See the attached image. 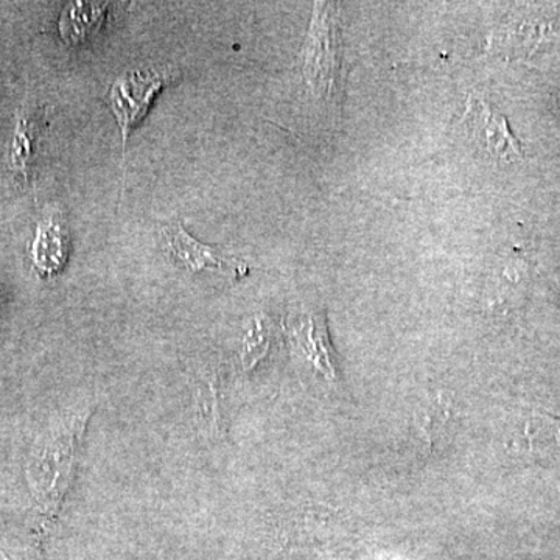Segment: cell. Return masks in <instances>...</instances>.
I'll use <instances>...</instances> for the list:
<instances>
[{"mask_svg":"<svg viewBox=\"0 0 560 560\" xmlns=\"http://www.w3.org/2000/svg\"><path fill=\"white\" fill-rule=\"evenodd\" d=\"M91 411L73 412L44 434L28 464V480L36 503L47 515H57L75 475L81 440Z\"/></svg>","mask_w":560,"mask_h":560,"instance_id":"obj_1","label":"cell"},{"mask_svg":"<svg viewBox=\"0 0 560 560\" xmlns=\"http://www.w3.org/2000/svg\"><path fill=\"white\" fill-rule=\"evenodd\" d=\"M176 77H178V70L175 69L150 70V72L132 70L114 81L109 91V105L124 136V149L131 128L136 127L149 113L154 95L162 88L171 84Z\"/></svg>","mask_w":560,"mask_h":560,"instance_id":"obj_2","label":"cell"},{"mask_svg":"<svg viewBox=\"0 0 560 560\" xmlns=\"http://www.w3.org/2000/svg\"><path fill=\"white\" fill-rule=\"evenodd\" d=\"M293 341L312 370L327 382L338 381V364L330 345L326 316L320 312H308L294 323Z\"/></svg>","mask_w":560,"mask_h":560,"instance_id":"obj_3","label":"cell"},{"mask_svg":"<svg viewBox=\"0 0 560 560\" xmlns=\"http://www.w3.org/2000/svg\"><path fill=\"white\" fill-rule=\"evenodd\" d=\"M466 121L475 139L485 143L486 150L501 160L522 158L521 142L512 135L506 117L488 102L474 98L467 106Z\"/></svg>","mask_w":560,"mask_h":560,"instance_id":"obj_4","label":"cell"},{"mask_svg":"<svg viewBox=\"0 0 560 560\" xmlns=\"http://www.w3.org/2000/svg\"><path fill=\"white\" fill-rule=\"evenodd\" d=\"M164 235L167 238L168 249L176 259L183 261L184 267L189 271L198 272L205 268H215L220 271H232L241 275L246 271L245 265L237 260L224 259L210 246L201 245L184 230L183 224L171 223L164 228Z\"/></svg>","mask_w":560,"mask_h":560,"instance_id":"obj_5","label":"cell"},{"mask_svg":"<svg viewBox=\"0 0 560 560\" xmlns=\"http://www.w3.org/2000/svg\"><path fill=\"white\" fill-rule=\"evenodd\" d=\"M106 3L75 2L62 14L60 31L69 44H80L102 27L105 21Z\"/></svg>","mask_w":560,"mask_h":560,"instance_id":"obj_6","label":"cell"},{"mask_svg":"<svg viewBox=\"0 0 560 560\" xmlns=\"http://www.w3.org/2000/svg\"><path fill=\"white\" fill-rule=\"evenodd\" d=\"M66 260V242L57 224L47 223L40 228L35 245V264L40 270L54 272L60 270Z\"/></svg>","mask_w":560,"mask_h":560,"instance_id":"obj_7","label":"cell"},{"mask_svg":"<svg viewBox=\"0 0 560 560\" xmlns=\"http://www.w3.org/2000/svg\"><path fill=\"white\" fill-rule=\"evenodd\" d=\"M268 349V329L264 319L254 320L243 345L242 361L246 370L256 366Z\"/></svg>","mask_w":560,"mask_h":560,"instance_id":"obj_8","label":"cell"},{"mask_svg":"<svg viewBox=\"0 0 560 560\" xmlns=\"http://www.w3.org/2000/svg\"><path fill=\"white\" fill-rule=\"evenodd\" d=\"M38 124H31L27 119L20 120L18 127L16 138H14L13 145V164L14 167L20 168L22 172H27V164L32 156V142L38 136Z\"/></svg>","mask_w":560,"mask_h":560,"instance_id":"obj_9","label":"cell"},{"mask_svg":"<svg viewBox=\"0 0 560 560\" xmlns=\"http://www.w3.org/2000/svg\"><path fill=\"white\" fill-rule=\"evenodd\" d=\"M0 560H9L5 558V556L2 555V552H0Z\"/></svg>","mask_w":560,"mask_h":560,"instance_id":"obj_10","label":"cell"}]
</instances>
